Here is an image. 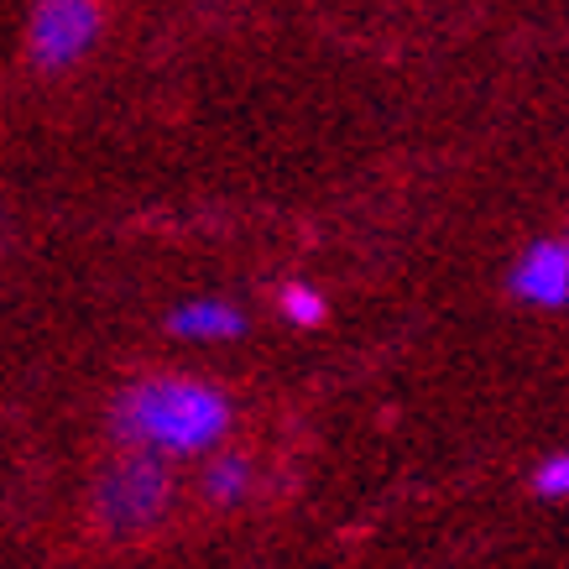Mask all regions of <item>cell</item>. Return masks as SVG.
Listing matches in <instances>:
<instances>
[{
	"label": "cell",
	"mask_w": 569,
	"mask_h": 569,
	"mask_svg": "<svg viewBox=\"0 0 569 569\" xmlns=\"http://www.w3.org/2000/svg\"><path fill=\"white\" fill-rule=\"evenodd\" d=\"M110 433L121 449H152L162 460L209 455L230 433V397L193 377H141L110 402Z\"/></svg>",
	"instance_id": "6da1fadb"
},
{
	"label": "cell",
	"mask_w": 569,
	"mask_h": 569,
	"mask_svg": "<svg viewBox=\"0 0 569 569\" xmlns=\"http://www.w3.org/2000/svg\"><path fill=\"white\" fill-rule=\"evenodd\" d=\"M168 507H173V470H168V460L152 455V449H126V455H116V460L100 470L94 497H89V512H94L104 538L152 533L157 522L168 518Z\"/></svg>",
	"instance_id": "7a4b0ae2"
},
{
	"label": "cell",
	"mask_w": 569,
	"mask_h": 569,
	"mask_svg": "<svg viewBox=\"0 0 569 569\" xmlns=\"http://www.w3.org/2000/svg\"><path fill=\"white\" fill-rule=\"evenodd\" d=\"M104 32L100 0H37L27 21V58L42 73H63L84 63Z\"/></svg>",
	"instance_id": "3957f363"
},
{
	"label": "cell",
	"mask_w": 569,
	"mask_h": 569,
	"mask_svg": "<svg viewBox=\"0 0 569 569\" xmlns=\"http://www.w3.org/2000/svg\"><path fill=\"white\" fill-rule=\"evenodd\" d=\"M507 288L518 303L533 309H565L569 303V241H533L507 272Z\"/></svg>",
	"instance_id": "277c9868"
},
{
	"label": "cell",
	"mask_w": 569,
	"mask_h": 569,
	"mask_svg": "<svg viewBox=\"0 0 569 569\" xmlns=\"http://www.w3.org/2000/svg\"><path fill=\"white\" fill-rule=\"evenodd\" d=\"M168 329L178 340H193V346H220V340H236L246 329V313L224 298H189L168 313Z\"/></svg>",
	"instance_id": "5b68a950"
},
{
	"label": "cell",
	"mask_w": 569,
	"mask_h": 569,
	"mask_svg": "<svg viewBox=\"0 0 569 569\" xmlns=\"http://www.w3.org/2000/svg\"><path fill=\"white\" fill-rule=\"evenodd\" d=\"M204 497L214 501V507H236V501L251 497V486H257V470H251V460L246 455H236V449H224V455H209L204 466Z\"/></svg>",
	"instance_id": "8992f818"
},
{
	"label": "cell",
	"mask_w": 569,
	"mask_h": 569,
	"mask_svg": "<svg viewBox=\"0 0 569 569\" xmlns=\"http://www.w3.org/2000/svg\"><path fill=\"white\" fill-rule=\"evenodd\" d=\"M277 313L298 329H313V325H325V298L309 282H282L277 288Z\"/></svg>",
	"instance_id": "52a82bcc"
},
{
	"label": "cell",
	"mask_w": 569,
	"mask_h": 569,
	"mask_svg": "<svg viewBox=\"0 0 569 569\" xmlns=\"http://www.w3.org/2000/svg\"><path fill=\"white\" fill-rule=\"evenodd\" d=\"M533 497H543V501H565L569 497V449H559V455H543V460H538Z\"/></svg>",
	"instance_id": "ba28073f"
}]
</instances>
